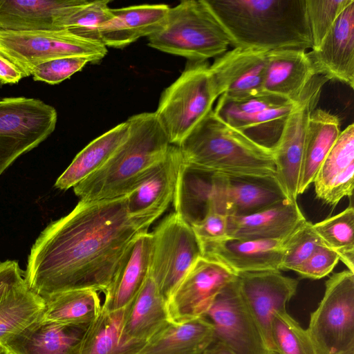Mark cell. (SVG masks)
<instances>
[{
  "label": "cell",
  "instance_id": "7402d4cb",
  "mask_svg": "<svg viewBox=\"0 0 354 354\" xmlns=\"http://www.w3.org/2000/svg\"><path fill=\"white\" fill-rule=\"evenodd\" d=\"M316 75L306 50L286 49L268 51L263 75V93L295 102Z\"/></svg>",
  "mask_w": 354,
  "mask_h": 354
},
{
  "label": "cell",
  "instance_id": "e575fe53",
  "mask_svg": "<svg viewBox=\"0 0 354 354\" xmlns=\"http://www.w3.org/2000/svg\"><path fill=\"white\" fill-rule=\"evenodd\" d=\"M325 245L335 251L348 270L354 273V208L352 203L340 213L313 223Z\"/></svg>",
  "mask_w": 354,
  "mask_h": 354
},
{
  "label": "cell",
  "instance_id": "5bb4252c",
  "mask_svg": "<svg viewBox=\"0 0 354 354\" xmlns=\"http://www.w3.org/2000/svg\"><path fill=\"white\" fill-rule=\"evenodd\" d=\"M183 158L178 146L169 147L126 198L129 217L144 231L157 220L173 202Z\"/></svg>",
  "mask_w": 354,
  "mask_h": 354
},
{
  "label": "cell",
  "instance_id": "7dc6e473",
  "mask_svg": "<svg viewBox=\"0 0 354 354\" xmlns=\"http://www.w3.org/2000/svg\"><path fill=\"white\" fill-rule=\"evenodd\" d=\"M0 354H6L2 346L0 344Z\"/></svg>",
  "mask_w": 354,
  "mask_h": 354
},
{
  "label": "cell",
  "instance_id": "b9f144b4",
  "mask_svg": "<svg viewBox=\"0 0 354 354\" xmlns=\"http://www.w3.org/2000/svg\"><path fill=\"white\" fill-rule=\"evenodd\" d=\"M191 226L199 242L227 237V216L225 214L209 213Z\"/></svg>",
  "mask_w": 354,
  "mask_h": 354
},
{
  "label": "cell",
  "instance_id": "d6a6232c",
  "mask_svg": "<svg viewBox=\"0 0 354 354\" xmlns=\"http://www.w3.org/2000/svg\"><path fill=\"white\" fill-rule=\"evenodd\" d=\"M45 305L25 277L14 284L0 299V341L41 318Z\"/></svg>",
  "mask_w": 354,
  "mask_h": 354
},
{
  "label": "cell",
  "instance_id": "836d02e7",
  "mask_svg": "<svg viewBox=\"0 0 354 354\" xmlns=\"http://www.w3.org/2000/svg\"><path fill=\"white\" fill-rule=\"evenodd\" d=\"M124 308L100 314L84 329L77 354H136L144 344H127L122 338Z\"/></svg>",
  "mask_w": 354,
  "mask_h": 354
},
{
  "label": "cell",
  "instance_id": "74e56055",
  "mask_svg": "<svg viewBox=\"0 0 354 354\" xmlns=\"http://www.w3.org/2000/svg\"><path fill=\"white\" fill-rule=\"evenodd\" d=\"M322 243L313 223L306 219L284 241L281 270L295 272Z\"/></svg>",
  "mask_w": 354,
  "mask_h": 354
},
{
  "label": "cell",
  "instance_id": "c3c4849f",
  "mask_svg": "<svg viewBox=\"0 0 354 354\" xmlns=\"http://www.w3.org/2000/svg\"><path fill=\"white\" fill-rule=\"evenodd\" d=\"M266 354H279V353L276 351H268Z\"/></svg>",
  "mask_w": 354,
  "mask_h": 354
},
{
  "label": "cell",
  "instance_id": "f6af8a7d",
  "mask_svg": "<svg viewBox=\"0 0 354 354\" xmlns=\"http://www.w3.org/2000/svg\"><path fill=\"white\" fill-rule=\"evenodd\" d=\"M203 354H234L223 343L214 339Z\"/></svg>",
  "mask_w": 354,
  "mask_h": 354
},
{
  "label": "cell",
  "instance_id": "f1b7e54d",
  "mask_svg": "<svg viewBox=\"0 0 354 354\" xmlns=\"http://www.w3.org/2000/svg\"><path fill=\"white\" fill-rule=\"evenodd\" d=\"M341 131V120L337 115L319 108H316L310 113L299 176V195L313 183Z\"/></svg>",
  "mask_w": 354,
  "mask_h": 354
},
{
  "label": "cell",
  "instance_id": "bcb514c9",
  "mask_svg": "<svg viewBox=\"0 0 354 354\" xmlns=\"http://www.w3.org/2000/svg\"><path fill=\"white\" fill-rule=\"evenodd\" d=\"M339 354H354V346H352Z\"/></svg>",
  "mask_w": 354,
  "mask_h": 354
},
{
  "label": "cell",
  "instance_id": "4fadbf2b",
  "mask_svg": "<svg viewBox=\"0 0 354 354\" xmlns=\"http://www.w3.org/2000/svg\"><path fill=\"white\" fill-rule=\"evenodd\" d=\"M204 316L213 325L214 339L234 354H266L269 351L240 292L237 275L216 297Z\"/></svg>",
  "mask_w": 354,
  "mask_h": 354
},
{
  "label": "cell",
  "instance_id": "52a82bcc",
  "mask_svg": "<svg viewBox=\"0 0 354 354\" xmlns=\"http://www.w3.org/2000/svg\"><path fill=\"white\" fill-rule=\"evenodd\" d=\"M219 97L207 62H189L161 94L155 111L169 142L178 146Z\"/></svg>",
  "mask_w": 354,
  "mask_h": 354
},
{
  "label": "cell",
  "instance_id": "ac0fdd59",
  "mask_svg": "<svg viewBox=\"0 0 354 354\" xmlns=\"http://www.w3.org/2000/svg\"><path fill=\"white\" fill-rule=\"evenodd\" d=\"M240 292L255 318L269 351H274L271 335L274 313L286 310L295 295L299 281L279 270H265L237 274Z\"/></svg>",
  "mask_w": 354,
  "mask_h": 354
},
{
  "label": "cell",
  "instance_id": "cb8c5ba5",
  "mask_svg": "<svg viewBox=\"0 0 354 354\" xmlns=\"http://www.w3.org/2000/svg\"><path fill=\"white\" fill-rule=\"evenodd\" d=\"M316 197L335 206L353 196L354 187V125L341 131L314 180Z\"/></svg>",
  "mask_w": 354,
  "mask_h": 354
},
{
  "label": "cell",
  "instance_id": "60d3db41",
  "mask_svg": "<svg viewBox=\"0 0 354 354\" xmlns=\"http://www.w3.org/2000/svg\"><path fill=\"white\" fill-rule=\"evenodd\" d=\"M339 261L338 254L322 243L295 272L301 278L319 279L330 273Z\"/></svg>",
  "mask_w": 354,
  "mask_h": 354
},
{
  "label": "cell",
  "instance_id": "7c38bea8",
  "mask_svg": "<svg viewBox=\"0 0 354 354\" xmlns=\"http://www.w3.org/2000/svg\"><path fill=\"white\" fill-rule=\"evenodd\" d=\"M328 80L316 75L294 102L280 137L273 147L274 180L286 198L297 201L298 181L308 119L317 108L321 93Z\"/></svg>",
  "mask_w": 354,
  "mask_h": 354
},
{
  "label": "cell",
  "instance_id": "1f68e13d",
  "mask_svg": "<svg viewBox=\"0 0 354 354\" xmlns=\"http://www.w3.org/2000/svg\"><path fill=\"white\" fill-rule=\"evenodd\" d=\"M44 299L42 319L66 325L86 327L102 310L97 291L93 289L68 290Z\"/></svg>",
  "mask_w": 354,
  "mask_h": 354
},
{
  "label": "cell",
  "instance_id": "8fae6325",
  "mask_svg": "<svg viewBox=\"0 0 354 354\" xmlns=\"http://www.w3.org/2000/svg\"><path fill=\"white\" fill-rule=\"evenodd\" d=\"M57 119L55 108L40 100L0 98V176L53 132Z\"/></svg>",
  "mask_w": 354,
  "mask_h": 354
},
{
  "label": "cell",
  "instance_id": "e0dca14e",
  "mask_svg": "<svg viewBox=\"0 0 354 354\" xmlns=\"http://www.w3.org/2000/svg\"><path fill=\"white\" fill-rule=\"evenodd\" d=\"M267 52L233 48L209 65L219 97L241 102L263 96V80Z\"/></svg>",
  "mask_w": 354,
  "mask_h": 354
},
{
  "label": "cell",
  "instance_id": "9c48e42d",
  "mask_svg": "<svg viewBox=\"0 0 354 354\" xmlns=\"http://www.w3.org/2000/svg\"><path fill=\"white\" fill-rule=\"evenodd\" d=\"M106 47L100 41L79 36L68 30L11 32L0 31V55L14 64L24 77L43 62L71 56L102 59Z\"/></svg>",
  "mask_w": 354,
  "mask_h": 354
},
{
  "label": "cell",
  "instance_id": "6da1fadb",
  "mask_svg": "<svg viewBox=\"0 0 354 354\" xmlns=\"http://www.w3.org/2000/svg\"><path fill=\"white\" fill-rule=\"evenodd\" d=\"M144 232L128 215L125 196L80 200L41 232L28 257L25 279L43 298L74 289L104 292L128 247Z\"/></svg>",
  "mask_w": 354,
  "mask_h": 354
},
{
  "label": "cell",
  "instance_id": "2e32d148",
  "mask_svg": "<svg viewBox=\"0 0 354 354\" xmlns=\"http://www.w3.org/2000/svg\"><path fill=\"white\" fill-rule=\"evenodd\" d=\"M236 274L201 257L167 302L169 320L183 323L204 316L216 297Z\"/></svg>",
  "mask_w": 354,
  "mask_h": 354
},
{
  "label": "cell",
  "instance_id": "603a6c76",
  "mask_svg": "<svg viewBox=\"0 0 354 354\" xmlns=\"http://www.w3.org/2000/svg\"><path fill=\"white\" fill-rule=\"evenodd\" d=\"M86 327L62 324L41 317L1 340L0 344L6 354H77Z\"/></svg>",
  "mask_w": 354,
  "mask_h": 354
},
{
  "label": "cell",
  "instance_id": "277c9868",
  "mask_svg": "<svg viewBox=\"0 0 354 354\" xmlns=\"http://www.w3.org/2000/svg\"><path fill=\"white\" fill-rule=\"evenodd\" d=\"M285 199L274 179L231 178L183 164L173 203L174 212L192 225L209 213L247 215Z\"/></svg>",
  "mask_w": 354,
  "mask_h": 354
},
{
  "label": "cell",
  "instance_id": "30bf717a",
  "mask_svg": "<svg viewBox=\"0 0 354 354\" xmlns=\"http://www.w3.org/2000/svg\"><path fill=\"white\" fill-rule=\"evenodd\" d=\"M317 354H339L354 346V273H334L326 282L306 329Z\"/></svg>",
  "mask_w": 354,
  "mask_h": 354
},
{
  "label": "cell",
  "instance_id": "ba28073f",
  "mask_svg": "<svg viewBox=\"0 0 354 354\" xmlns=\"http://www.w3.org/2000/svg\"><path fill=\"white\" fill-rule=\"evenodd\" d=\"M149 276L167 301L202 256L192 226L176 212L167 215L151 232Z\"/></svg>",
  "mask_w": 354,
  "mask_h": 354
},
{
  "label": "cell",
  "instance_id": "d4e9b609",
  "mask_svg": "<svg viewBox=\"0 0 354 354\" xmlns=\"http://www.w3.org/2000/svg\"><path fill=\"white\" fill-rule=\"evenodd\" d=\"M305 220L297 202L285 199L250 214L227 216V237L284 239Z\"/></svg>",
  "mask_w": 354,
  "mask_h": 354
},
{
  "label": "cell",
  "instance_id": "83f0119b",
  "mask_svg": "<svg viewBox=\"0 0 354 354\" xmlns=\"http://www.w3.org/2000/svg\"><path fill=\"white\" fill-rule=\"evenodd\" d=\"M169 322L167 301L149 276L124 308L122 338L127 344H145Z\"/></svg>",
  "mask_w": 354,
  "mask_h": 354
},
{
  "label": "cell",
  "instance_id": "ee69618b",
  "mask_svg": "<svg viewBox=\"0 0 354 354\" xmlns=\"http://www.w3.org/2000/svg\"><path fill=\"white\" fill-rule=\"evenodd\" d=\"M23 77L21 71L14 64L0 55V83L16 84Z\"/></svg>",
  "mask_w": 354,
  "mask_h": 354
},
{
  "label": "cell",
  "instance_id": "f35d334b",
  "mask_svg": "<svg viewBox=\"0 0 354 354\" xmlns=\"http://www.w3.org/2000/svg\"><path fill=\"white\" fill-rule=\"evenodd\" d=\"M351 0H306L313 48H317ZM311 49V50H312Z\"/></svg>",
  "mask_w": 354,
  "mask_h": 354
},
{
  "label": "cell",
  "instance_id": "7a4b0ae2",
  "mask_svg": "<svg viewBox=\"0 0 354 354\" xmlns=\"http://www.w3.org/2000/svg\"><path fill=\"white\" fill-rule=\"evenodd\" d=\"M233 48L312 49L306 0H205Z\"/></svg>",
  "mask_w": 354,
  "mask_h": 354
},
{
  "label": "cell",
  "instance_id": "9a60e30c",
  "mask_svg": "<svg viewBox=\"0 0 354 354\" xmlns=\"http://www.w3.org/2000/svg\"><path fill=\"white\" fill-rule=\"evenodd\" d=\"M294 102L263 95L241 101L218 98L214 111L256 143L273 149Z\"/></svg>",
  "mask_w": 354,
  "mask_h": 354
},
{
  "label": "cell",
  "instance_id": "8992f818",
  "mask_svg": "<svg viewBox=\"0 0 354 354\" xmlns=\"http://www.w3.org/2000/svg\"><path fill=\"white\" fill-rule=\"evenodd\" d=\"M148 45L189 62H207L228 50L230 42L205 0H185L170 8L164 25L148 37Z\"/></svg>",
  "mask_w": 354,
  "mask_h": 354
},
{
  "label": "cell",
  "instance_id": "8d00e7d4",
  "mask_svg": "<svg viewBox=\"0 0 354 354\" xmlns=\"http://www.w3.org/2000/svg\"><path fill=\"white\" fill-rule=\"evenodd\" d=\"M109 1H86L63 22L64 30L92 40L99 41V28L112 17ZM101 42V41H100Z\"/></svg>",
  "mask_w": 354,
  "mask_h": 354
},
{
  "label": "cell",
  "instance_id": "4dcf8cb0",
  "mask_svg": "<svg viewBox=\"0 0 354 354\" xmlns=\"http://www.w3.org/2000/svg\"><path fill=\"white\" fill-rule=\"evenodd\" d=\"M129 134L127 121L121 122L88 143L57 179L55 187L66 190L95 172L110 158Z\"/></svg>",
  "mask_w": 354,
  "mask_h": 354
},
{
  "label": "cell",
  "instance_id": "44dd1931",
  "mask_svg": "<svg viewBox=\"0 0 354 354\" xmlns=\"http://www.w3.org/2000/svg\"><path fill=\"white\" fill-rule=\"evenodd\" d=\"M86 0H0V31L62 30Z\"/></svg>",
  "mask_w": 354,
  "mask_h": 354
},
{
  "label": "cell",
  "instance_id": "484cf974",
  "mask_svg": "<svg viewBox=\"0 0 354 354\" xmlns=\"http://www.w3.org/2000/svg\"><path fill=\"white\" fill-rule=\"evenodd\" d=\"M151 234L141 232L126 250L106 290L102 308L123 309L139 292L149 277Z\"/></svg>",
  "mask_w": 354,
  "mask_h": 354
},
{
  "label": "cell",
  "instance_id": "ffe728a7",
  "mask_svg": "<svg viewBox=\"0 0 354 354\" xmlns=\"http://www.w3.org/2000/svg\"><path fill=\"white\" fill-rule=\"evenodd\" d=\"M317 75L354 87V0L344 8L320 45L308 52Z\"/></svg>",
  "mask_w": 354,
  "mask_h": 354
},
{
  "label": "cell",
  "instance_id": "f546056e",
  "mask_svg": "<svg viewBox=\"0 0 354 354\" xmlns=\"http://www.w3.org/2000/svg\"><path fill=\"white\" fill-rule=\"evenodd\" d=\"M214 339L213 325L205 316L183 323L169 322L136 354H203Z\"/></svg>",
  "mask_w": 354,
  "mask_h": 354
},
{
  "label": "cell",
  "instance_id": "4316f807",
  "mask_svg": "<svg viewBox=\"0 0 354 354\" xmlns=\"http://www.w3.org/2000/svg\"><path fill=\"white\" fill-rule=\"evenodd\" d=\"M169 9L163 3L112 9V17L99 28V40L106 47L122 48L149 37L164 25Z\"/></svg>",
  "mask_w": 354,
  "mask_h": 354
},
{
  "label": "cell",
  "instance_id": "5b68a950",
  "mask_svg": "<svg viewBox=\"0 0 354 354\" xmlns=\"http://www.w3.org/2000/svg\"><path fill=\"white\" fill-rule=\"evenodd\" d=\"M129 134L106 163L73 188L80 200L95 201L127 196L171 144L155 112L127 120Z\"/></svg>",
  "mask_w": 354,
  "mask_h": 354
},
{
  "label": "cell",
  "instance_id": "7bdbcfd3",
  "mask_svg": "<svg viewBox=\"0 0 354 354\" xmlns=\"http://www.w3.org/2000/svg\"><path fill=\"white\" fill-rule=\"evenodd\" d=\"M24 278L18 261L6 260L0 262V299L17 282Z\"/></svg>",
  "mask_w": 354,
  "mask_h": 354
},
{
  "label": "cell",
  "instance_id": "d6986e66",
  "mask_svg": "<svg viewBox=\"0 0 354 354\" xmlns=\"http://www.w3.org/2000/svg\"><path fill=\"white\" fill-rule=\"evenodd\" d=\"M286 239L252 240L226 237L199 243L201 257L223 265L237 275L265 270L280 271Z\"/></svg>",
  "mask_w": 354,
  "mask_h": 354
},
{
  "label": "cell",
  "instance_id": "d590c367",
  "mask_svg": "<svg viewBox=\"0 0 354 354\" xmlns=\"http://www.w3.org/2000/svg\"><path fill=\"white\" fill-rule=\"evenodd\" d=\"M271 335L274 351L279 354H317L307 330L286 310L274 313Z\"/></svg>",
  "mask_w": 354,
  "mask_h": 354
},
{
  "label": "cell",
  "instance_id": "ab89813d",
  "mask_svg": "<svg viewBox=\"0 0 354 354\" xmlns=\"http://www.w3.org/2000/svg\"><path fill=\"white\" fill-rule=\"evenodd\" d=\"M93 60L88 57L71 56L53 59L36 65L31 71L35 81L57 84L81 71Z\"/></svg>",
  "mask_w": 354,
  "mask_h": 354
},
{
  "label": "cell",
  "instance_id": "3957f363",
  "mask_svg": "<svg viewBox=\"0 0 354 354\" xmlns=\"http://www.w3.org/2000/svg\"><path fill=\"white\" fill-rule=\"evenodd\" d=\"M183 164L212 174L274 179L273 150L252 141L212 110L178 146Z\"/></svg>",
  "mask_w": 354,
  "mask_h": 354
}]
</instances>
